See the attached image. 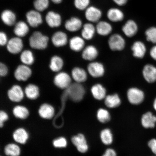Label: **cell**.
<instances>
[{"label": "cell", "instance_id": "1", "mask_svg": "<svg viewBox=\"0 0 156 156\" xmlns=\"http://www.w3.org/2000/svg\"><path fill=\"white\" fill-rule=\"evenodd\" d=\"M49 38L40 31H35L29 38V44L34 49L44 50L47 48Z\"/></svg>", "mask_w": 156, "mask_h": 156}, {"label": "cell", "instance_id": "2", "mask_svg": "<svg viewBox=\"0 0 156 156\" xmlns=\"http://www.w3.org/2000/svg\"><path fill=\"white\" fill-rule=\"evenodd\" d=\"M65 90L68 98L75 102H80L82 100L85 93V88L82 83L75 82L72 83Z\"/></svg>", "mask_w": 156, "mask_h": 156}, {"label": "cell", "instance_id": "3", "mask_svg": "<svg viewBox=\"0 0 156 156\" xmlns=\"http://www.w3.org/2000/svg\"><path fill=\"white\" fill-rule=\"evenodd\" d=\"M109 48L113 51H120L124 49L126 41L121 35L115 34L109 37L108 40Z\"/></svg>", "mask_w": 156, "mask_h": 156}, {"label": "cell", "instance_id": "4", "mask_svg": "<svg viewBox=\"0 0 156 156\" xmlns=\"http://www.w3.org/2000/svg\"><path fill=\"white\" fill-rule=\"evenodd\" d=\"M127 97L131 104L138 105L143 102L145 95L142 90L136 87H131L127 91Z\"/></svg>", "mask_w": 156, "mask_h": 156}, {"label": "cell", "instance_id": "5", "mask_svg": "<svg viewBox=\"0 0 156 156\" xmlns=\"http://www.w3.org/2000/svg\"><path fill=\"white\" fill-rule=\"evenodd\" d=\"M71 76L64 72H59L55 76L53 80L54 84L58 88L65 90L72 84Z\"/></svg>", "mask_w": 156, "mask_h": 156}, {"label": "cell", "instance_id": "6", "mask_svg": "<svg viewBox=\"0 0 156 156\" xmlns=\"http://www.w3.org/2000/svg\"><path fill=\"white\" fill-rule=\"evenodd\" d=\"M87 71L91 77L99 78L105 75V68L104 65L101 62L94 61L88 64Z\"/></svg>", "mask_w": 156, "mask_h": 156}, {"label": "cell", "instance_id": "7", "mask_svg": "<svg viewBox=\"0 0 156 156\" xmlns=\"http://www.w3.org/2000/svg\"><path fill=\"white\" fill-rule=\"evenodd\" d=\"M32 69L29 66L21 64L17 66L14 73V76L19 81H26L31 76Z\"/></svg>", "mask_w": 156, "mask_h": 156}, {"label": "cell", "instance_id": "8", "mask_svg": "<svg viewBox=\"0 0 156 156\" xmlns=\"http://www.w3.org/2000/svg\"><path fill=\"white\" fill-rule=\"evenodd\" d=\"M6 46L8 51L15 55L20 53L23 51L24 44L21 38L16 37L10 39Z\"/></svg>", "mask_w": 156, "mask_h": 156}, {"label": "cell", "instance_id": "9", "mask_svg": "<svg viewBox=\"0 0 156 156\" xmlns=\"http://www.w3.org/2000/svg\"><path fill=\"white\" fill-rule=\"evenodd\" d=\"M142 75L146 82L153 83L156 82V67L153 64L148 63L144 66Z\"/></svg>", "mask_w": 156, "mask_h": 156}, {"label": "cell", "instance_id": "10", "mask_svg": "<svg viewBox=\"0 0 156 156\" xmlns=\"http://www.w3.org/2000/svg\"><path fill=\"white\" fill-rule=\"evenodd\" d=\"M40 12L36 10L28 12L26 14L27 23L32 28H37L43 23V19Z\"/></svg>", "mask_w": 156, "mask_h": 156}, {"label": "cell", "instance_id": "11", "mask_svg": "<svg viewBox=\"0 0 156 156\" xmlns=\"http://www.w3.org/2000/svg\"><path fill=\"white\" fill-rule=\"evenodd\" d=\"M102 15V12L101 10L93 6H89L85 10V17L90 23L98 22L100 21Z\"/></svg>", "mask_w": 156, "mask_h": 156}, {"label": "cell", "instance_id": "12", "mask_svg": "<svg viewBox=\"0 0 156 156\" xmlns=\"http://www.w3.org/2000/svg\"><path fill=\"white\" fill-rule=\"evenodd\" d=\"M131 49L133 56L138 59H142L145 57L147 52L145 44L141 41L134 42L131 46Z\"/></svg>", "mask_w": 156, "mask_h": 156}, {"label": "cell", "instance_id": "13", "mask_svg": "<svg viewBox=\"0 0 156 156\" xmlns=\"http://www.w3.org/2000/svg\"><path fill=\"white\" fill-rule=\"evenodd\" d=\"M24 92L20 86L14 85L8 91V97L12 102H20L24 98Z\"/></svg>", "mask_w": 156, "mask_h": 156}, {"label": "cell", "instance_id": "14", "mask_svg": "<svg viewBox=\"0 0 156 156\" xmlns=\"http://www.w3.org/2000/svg\"><path fill=\"white\" fill-rule=\"evenodd\" d=\"M82 58L86 61H95L99 55L98 48L93 45H89L85 46L82 51Z\"/></svg>", "mask_w": 156, "mask_h": 156}, {"label": "cell", "instance_id": "15", "mask_svg": "<svg viewBox=\"0 0 156 156\" xmlns=\"http://www.w3.org/2000/svg\"><path fill=\"white\" fill-rule=\"evenodd\" d=\"M122 30L126 37L132 38L136 36L138 33V25L134 20H129L123 25Z\"/></svg>", "mask_w": 156, "mask_h": 156}, {"label": "cell", "instance_id": "16", "mask_svg": "<svg viewBox=\"0 0 156 156\" xmlns=\"http://www.w3.org/2000/svg\"><path fill=\"white\" fill-rule=\"evenodd\" d=\"M72 142L77 148L78 151L81 153H85L88 150L86 139L84 136L82 134L74 136L72 137Z\"/></svg>", "mask_w": 156, "mask_h": 156}, {"label": "cell", "instance_id": "17", "mask_svg": "<svg viewBox=\"0 0 156 156\" xmlns=\"http://www.w3.org/2000/svg\"><path fill=\"white\" fill-rule=\"evenodd\" d=\"M45 21L50 28H58L61 25L62 17L58 13L53 11H50L46 15Z\"/></svg>", "mask_w": 156, "mask_h": 156}, {"label": "cell", "instance_id": "18", "mask_svg": "<svg viewBox=\"0 0 156 156\" xmlns=\"http://www.w3.org/2000/svg\"><path fill=\"white\" fill-rule=\"evenodd\" d=\"M51 41L52 44L55 47H62L67 44L68 36L67 34L63 31H58L52 35Z\"/></svg>", "mask_w": 156, "mask_h": 156}, {"label": "cell", "instance_id": "19", "mask_svg": "<svg viewBox=\"0 0 156 156\" xmlns=\"http://www.w3.org/2000/svg\"><path fill=\"white\" fill-rule=\"evenodd\" d=\"M88 73L83 68L75 67L71 71V77L75 83H82L87 81Z\"/></svg>", "mask_w": 156, "mask_h": 156}, {"label": "cell", "instance_id": "20", "mask_svg": "<svg viewBox=\"0 0 156 156\" xmlns=\"http://www.w3.org/2000/svg\"><path fill=\"white\" fill-rule=\"evenodd\" d=\"M64 26L66 30L69 32H76L82 28L83 22L78 17H72L66 21Z\"/></svg>", "mask_w": 156, "mask_h": 156}, {"label": "cell", "instance_id": "21", "mask_svg": "<svg viewBox=\"0 0 156 156\" xmlns=\"http://www.w3.org/2000/svg\"><path fill=\"white\" fill-rule=\"evenodd\" d=\"M85 41L82 37H73L69 41V48L74 52L82 51L85 47Z\"/></svg>", "mask_w": 156, "mask_h": 156}, {"label": "cell", "instance_id": "22", "mask_svg": "<svg viewBox=\"0 0 156 156\" xmlns=\"http://www.w3.org/2000/svg\"><path fill=\"white\" fill-rule=\"evenodd\" d=\"M90 90L93 97L96 100H102L107 96L106 89L101 83H95L93 85Z\"/></svg>", "mask_w": 156, "mask_h": 156}, {"label": "cell", "instance_id": "23", "mask_svg": "<svg viewBox=\"0 0 156 156\" xmlns=\"http://www.w3.org/2000/svg\"><path fill=\"white\" fill-rule=\"evenodd\" d=\"M95 28L97 34L103 37L110 34L113 30L112 25L110 23L104 21H100L98 22Z\"/></svg>", "mask_w": 156, "mask_h": 156}, {"label": "cell", "instance_id": "24", "mask_svg": "<svg viewBox=\"0 0 156 156\" xmlns=\"http://www.w3.org/2000/svg\"><path fill=\"white\" fill-rule=\"evenodd\" d=\"M82 28L81 37L85 40L90 41L94 37L96 32V28L92 23H86Z\"/></svg>", "mask_w": 156, "mask_h": 156}, {"label": "cell", "instance_id": "25", "mask_svg": "<svg viewBox=\"0 0 156 156\" xmlns=\"http://www.w3.org/2000/svg\"><path fill=\"white\" fill-rule=\"evenodd\" d=\"M1 19L4 24L11 27L16 23V16L14 12L9 9H5L1 14Z\"/></svg>", "mask_w": 156, "mask_h": 156}, {"label": "cell", "instance_id": "26", "mask_svg": "<svg viewBox=\"0 0 156 156\" xmlns=\"http://www.w3.org/2000/svg\"><path fill=\"white\" fill-rule=\"evenodd\" d=\"M28 25L22 21L16 23L13 29V32L16 36L21 38L27 36L29 31Z\"/></svg>", "mask_w": 156, "mask_h": 156}, {"label": "cell", "instance_id": "27", "mask_svg": "<svg viewBox=\"0 0 156 156\" xmlns=\"http://www.w3.org/2000/svg\"><path fill=\"white\" fill-rule=\"evenodd\" d=\"M107 16L109 20L115 23L122 21L124 17L122 11L116 8H112L109 9L107 11Z\"/></svg>", "mask_w": 156, "mask_h": 156}, {"label": "cell", "instance_id": "28", "mask_svg": "<svg viewBox=\"0 0 156 156\" xmlns=\"http://www.w3.org/2000/svg\"><path fill=\"white\" fill-rule=\"evenodd\" d=\"M64 61L62 58L58 55L52 56L50 60L49 68L52 72L58 73L64 66Z\"/></svg>", "mask_w": 156, "mask_h": 156}, {"label": "cell", "instance_id": "29", "mask_svg": "<svg viewBox=\"0 0 156 156\" xmlns=\"http://www.w3.org/2000/svg\"><path fill=\"white\" fill-rule=\"evenodd\" d=\"M38 112L41 118L49 119L53 117L55 110L53 107L51 105L45 103L40 106Z\"/></svg>", "mask_w": 156, "mask_h": 156}, {"label": "cell", "instance_id": "30", "mask_svg": "<svg viewBox=\"0 0 156 156\" xmlns=\"http://www.w3.org/2000/svg\"><path fill=\"white\" fill-rule=\"evenodd\" d=\"M24 93L27 98L31 100L38 98L40 95V90L37 86L33 83H29L25 87Z\"/></svg>", "mask_w": 156, "mask_h": 156}, {"label": "cell", "instance_id": "31", "mask_svg": "<svg viewBox=\"0 0 156 156\" xmlns=\"http://www.w3.org/2000/svg\"><path fill=\"white\" fill-rule=\"evenodd\" d=\"M156 122V117L151 112H146L142 117L141 123L145 128H153Z\"/></svg>", "mask_w": 156, "mask_h": 156}, {"label": "cell", "instance_id": "32", "mask_svg": "<svg viewBox=\"0 0 156 156\" xmlns=\"http://www.w3.org/2000/svg\"><path fill=\"white\" fill-rule=\"evenodd\" d=\"M105 103L106 106L108 108H116L120 106L121 100L117 94L107 95L105 98Z\"/></svg>", "mask_w": 156, "mask_h": 156}, {"label": "cell", "instance_id": "33", "mask_svg": "<svg viewBox=\"0 0 156 156\" xmlns=\"http://www.w3.org/2000/svg\"><path fill=\"white\" fill-rule=\"evenodd\" d=\"M20 60L23 64L28 66L32 65L34 62V55L30 50H26L21 52Z\"/></svg>", "mask_w": 156, "mask_h": 156}, {"label": "cell", "instance_id": "34", "mask_svg": "<svg viewBox=\"0 0 156 156\" xmlns=\"http://www.w3.org/2000/svg\"><path fill=\"white\" fill-rule=\"evenodd\" d=\"M13 139L19 144H25L28 139V134L24 129L20 128L16 130L13 135Z\"/></svg>", "mask_w": 156, "mask_h": 156}, {"label": "cell", "instance_id": "35", "mask_svg": "<svg viewBox=\"0 0 156 156\" xmlns=\"http://www.w3.org/2000/svg\"><path fill=\"white\" fill-rule=\"evenodd\" d=\"M13 112L14 116L17 118L23 119H26L29 115V111L26 107L21 106H17L13 109Z\"/></svg>", "mask_w": 156, "mask_h": 156}, {"label": "cell", "instance_id": "36", "mask_svg": "<svg viewBox=\"0 0 156 156\" xmlns=\"http://www.w3.org/2000/svg\"><path fill=\"white\" fill-rule=\"evenodd\" d=\"M5 155L9 156H19L20 149L18 145L13 144H9L5 148Z\"/></svg>", "mask_w": 156, "mask_h": 156}, {"label": "cell", "instance_id": "37", "mask_svg": "<svg viewBox=\"0 0 156 156\" xmlns=\"http://www.w3.org/2000/svg\"><path fill=\"white\" fill-rule=\"evenodd\" d=\"M100 137L102 142L105 145H110L112 143L113 137L112 132L108 129H105L101 131Z\"/></svg>", "mask_w": 156, "mask_h": 156}, {"label": "cell", "instance_id": "38", "mask_svg": "<svg viewBox=\"0 0 156 156\" xmlns=\"http://www.w3.org/2000/svg\"><path fill=\"white\" fill-rule=\"evenodd\" d=\"M145 34L147 41L156 44V27L152 26L147 28Z\"/></svg>", "mask_w": 156, "mask_h": 156}, {"label": "cell", "instance_id": "39", "mask_svg": "<svg viewBox=\"0 0 156 156\" xmlns=\"http://www.w3.org/2000/svg\"><path fill=\"white\" fill-rule=\"evenodd\" d=\"M97 116L99 121L103 123L108 122L111 119L110 115L108 111L103 108H100L98 110Z\"/></svg>", "mask_w": 156, "mask_h": 156}, {"label": "cell", "instance_id": "40", "mask_svg": "<svg viewBox=\"0 0 156 156\" xmlns=\"http://www.w3.org/2000/svg\"><path fill=\"white\" fill-rule=\"evenodd\" d=\"M49 5V0H35L34 5L35 9L40 12L47 9Z\"/></svg>", "mask_w": 156, "mask_h": 156}, {"label": "cell", "instance_id": "41", "mask_svg": "<svg viewBox=\"0 0 156 156\" xmlns=\"http://www.w3.org/2000/svg\"><path fill=\"white\" fill-rule=\"evenodd\" d=\"M90 0H74V4L77 9L80 11L86 9L89 7Z\"/></svg>", "mask_w": 156, "mask_h": 156}, {"label": "cell", "instance_id": "42", "mask_svg": "<svg viewBox=\"0 0 156 156\" xmlns=\"http://www.w3.org/2000/svg\"><path fill=\"white\" fill-rule=\"evenodd\" d=\"M55 147L57 148L65 147L67 145V141L65 138L61 137L55 140L53 142Z\"/></svg>", "mask_w": 156, "mask_h": 156}, {"label": "cell", "instance_id": "43", "mask_svg": "<svg viewBox=\"0 0 156 156\" xmlns=\"http://www.w3.org/2000/svg\"><path fill=\"white\" fill-rule=\"evenodd\" d=\"M9 69L6 65L4 63L0 64V76L2 77L6 76L8 74Z\"/></svg>", "mask_w": 156, "mask_h": 156}, {"label": "cell", "instance_id": "44", "mask_svg": "<svg viewBox=\"0 0 156 156\" xmlns=\"http://www.w3.org/2000/svg\"><path fill=\"white\" fill-rule=\"evenodd\" d=\"M8 41L6 34L3 32H0V45L1 46L6 45Z\"/></svg>", "mask_w": 156, "mask_h": 156}, {"label": "cell", "instance_id": "45", "mask_svg": "<svg viewBox=\"0 0 156 156\" xmlns=\"http://www.w3.org/2000/svg\"><path fill=\"white\" fill-rule=\"evenodd\" d=\"M8 119V116L7 113L1 111L0 112V126L1 127L3 126L4 122Z\"/></svg>", "mask_w": 156, "mask_h": 156}, {"label": "cell", "instance_id": "46", "mask_svg": "<svg viewBox=\"0 0 156 156\" xmlns=\"http://www.w3.org/2000/svg\"><path fill=\"white\" fill-rule=\"evenodd\" d=\"M148 146L153 153L156 155V140L152 139L148 142Z\"/></svg>", "mask_w": 156, "mask_h": 156}, {"label": "cell", "instance_id": "47", "mask_svg": "<svg viewBox=\"0 0 156 156\" xmlns=\"http://www.w3.org/2000/svg\"><path fill=\"white\" fill-rule=\"evenodd\" d=\"M149 55L152 59L156 61V44L152 47L150 49Z\"/></svg>", "mask_w": 156, "mask_h": 156}, {"label": "cell", "instance_id": "48", "mask_svg": "<svg viewBox=\"0 0 156 156\" xmlns=\"http://www.w3.org/2000/svg\"><path fill=\"white\" fill-rule=\"evenodd\" d=\"M102 156H116V153L114 149H108L106 150Z\"/></svg>", "mask_w": 156, "mask_h": 156}, {"label": "cell", "instance_id": "49", "mask_svg": "<svg viewBox=\"0 0 156 156\" xmlns=\"http://www.w3.org/2000/svg\"><path fill=\"white\" fill-rule=\"evenodd\" d=\"M117 5L120 6H122L127 3L128 0H112Z\"/></svg>", "mask_w": 156, "mask_h": 156}, {"label": "cell", "instance_id": "50", "mask_svg": "<svg viewBox=\"0 0 156 156\" xmlns=\"http://www.w3.org/2000/svg\"><path fill=\"white\" fill-rule=\"evenodd\" d=\"M50 1L55 4H58L61 3L63 0H50Z\"/></svg>", "mask_w": 156, "mask_h": 156}, {"label": "cell", "instance_id": "51", "mask_svg": "<svg viewBox=\"0 0 156 156\" xmlns=\"http://www.w3.org/2000/svg\"><path fill=\"white\" fill-rule=\"evenodd\" d=\"M153 106L154 107V108L155 109V110L156 111V98L155 99L154 101Z\"/></svg>", "mask_w": 156, "mask_h": 156}]
</instances>
